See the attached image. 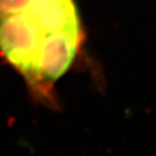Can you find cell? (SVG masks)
<instances>
[{
	"instance_id": "1",
	"label": "cell",
	"mask_w": 156,
	"mask_h": 156,
	"mask_svg": "<svg viewBox=\"0 0 156 156\" xmlns=\"http://www.w3.org/2000/svg\"><path fill=\"white\" fill-rule=\"evenodd\" d=\"M83 44L74 0H0V53L40 104L58 107L55 83Z\"/></svg>"
}]
</instances>
